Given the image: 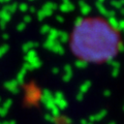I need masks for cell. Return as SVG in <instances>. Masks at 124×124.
<instances>
[{
  "mask_svg": "<svg viewBox=\"0 0 124 124\" xmlns=\"http://www.w3.org/2000/svg\"><path fill=\"white\" fill-rule=\"evenodd\" d=\"M30 1H33V0H30Z\"/></svg>",
  "mask_w": 124,
  "mask_h": 124,
  "instance_id": "40",
  "label": "cell"
},
{
  "mask_svg": "<svg viewBox=\"0 0 124 124\" xmlns=\"http://www.w3.org/2000/svg\"><path fill=\"white\" fill-rule=\"evenodd\" d=\"M7 124H17V123H16V121H14V120H11V121L7 122Z\"/></svg>",
  "mask_w": 124,
  "mask_h": 124,
  "instance_id": "33",
  "label": "cell"
},
{
  "mask_svg": "<svg viewBox=\"0 0 124 124\" xmlns=\"http://www.w3.org/2000/svg\"><path fill=\"white\" fill-rule=\"evenodd\" d=\"M11 18V14H9L5 8L0 10V24L2 25V28L5 27V23H7Z\"/></svg>",
  "mask_w": 124,
  "mask_h": 124,
  "instance_id": "6",
  "label": "cell"
},
{
  "mask_svg": "<svg viewBox=\"0 0 124 124\" xmlns=\"http://www.w3.org/2000/svg\"><path fill=\"white\" fill-rule=\"evenodd\" d=\"M81 124H93V123L87 121V120H82V121H81Z\"/></svg>",
  "mask_w": 124,
  "mask_h": 124,
  "instance_id": "29",
  "label": "cell"
},
{
  "mask_svg": "<svg viewBox=\"0 0 124 124\" xmlns=\"http://www.w3.org/2000/svg\"><path fill=\"white\" fill-rule=\"evenodd\" d=\"M123 30H124V29H123Z\"/></svg>",
  "mask_w": 124,
  "mask_h": 124,
  "instance_id": "41",
  "label": "cell"
},
{
  "mask_svg": "<svg viewBox=\"0 0 124 124\" xmlns=\"http://www.w3.org/2000/svg\"><path fill=\"white\" fill-rule=\"evenodd\" d=\"M91 87V82H89V81H87V82H85L82 86L80 87V93H82V94H84V93H86L89 88Z\"/></svg>",
  "mask_w": 124,
  "mask_h": 124,
  "instance_id": "20",
  "label": "cell"
},
{
  "mask_svg": "<svg viewBox=\"0 0 124 124\" xmlns=\"http://www.w3.org/2000/svg\"><path fill=\"white\" fill-rule=\"evenodd\" d=\"M110 95H111L110 90H106V91H104V96H110Z\"/></svg>",
  "mask_w": 124,
  "mask_h": 124,
  "instance_id": "31",
  "label": "cell"
},
{
  "mask_svg": "<svg viewBox=\"0 0 124 124\" xmlns=\"http://www.w3.org/2000/svg\"><path fill=\"white\" fill-rule=\"evenodd\" d=\"M110 64L112 65V68H113L112 75H113V77H117L119 73V69H120V63L118 61H111Z\"/></svg>",
  "mask_w": 124,
  "mask_h": 124,
  "instance_id": "15",
  "label": "cell"
},
{
  "mask_svg": "<svg viewBox=\"0 0 124 124\" xmlns=\"http://www.w3.org/2000/svg\"><path fill=\"white\" fill-rule=\"evenodd\" d=\"M25 27H26V24H25L24 22H23V23H21V24H20V26H18V30H19V31H22L23 29L25 28Z\"/></svg>",
  "mask_w": 124,
  "mask_h": 124,
  "instance_id": "25",
  "label": "cell"
},
{
  "mask_svg": "<svg viewBox=\"0 0 124 124\" xmlns=\"http://www.w3.org/2000/svg\"><path fill=\"white\" fill-rule=\"evenodd\" d=\"M62 1H63V3H65V2H68L69 0H62Z\"/></svg>",
  "mask_w": 124,
  "mask_h": 124,
  "instance_id": "35",
  "label": "cell"
},
{
  "mask_svg": "<svg viewBox=\"0 0 124 124\" xmlns=\"http://www.w3.org/2000/svg\"><path fill=\"white\" fill-rule=\"evenodd\" d=\"M107 110H101V111H99L98 113H96L95 115H92V116H90L89 117V121L90 122H97V121H99V120H102L104 117L107 116Z\"/></svg>",
  "mask_w": 124,
  "mask_h": 124,
  "instance_id": "7",
  "label": "cell"
},
{
  "mask_svg": "<svg viewBox=\"0 0 124 124\" xmlns=\"http://www.w3.org/2000/svg\"><path fill=\"white\" fill-rule=\"evenodd\" d=\"M56 19H57V21H59V22H63V18H62L61 16H57Z\"/></svg>",
  "mask_w": 124,
  "mask_h": 124,
  "instance_id": "30",
  "label": "cell"
},
{
  "mask_svg": "<svg viewBox=\"0 0 124 124\" xmlns=\"http://www.w3.org/2000/svg\"><path fill=\"white\" fill-rule=\"evenodd\" d=\"M58 8V5L54 2H46V4L42 6V8L37 11V17L38 20H44L45 18L50 17L53 11Z\"/></svg>",
  "mask_w": 124,
  "mask_h": 124,
  "instance_id": "2",
  "label": "cell"
},
{
  "mask_svg": "<svg viewBox=\"0 0 124 124\" xmlns=\"http://www.w3.org/2000/svg\"><path fill=\"white\" fill-rule=\"evenodd\" d=\"M111 5L113 6L114 8H119V9H121V8H123L124 0H113V1H111Z\"/></svg>",
  "mask_w": 124,
  "mask_h": 124,
  "instance_id": "19",
  "label": "cell"
},
{
  "mask_svg": "<svg viewBox=\"0 0 124 124\" xmlns=\"http://www.w3.org/2000/svg\"><path fill=\"white\" fill-rule=\"evenodd\" d=\"M121 42L119 30L100 18H78L69 37L71 53L86 63H110Z\"/></svg>",
  "mask_w": 124,
  "mask_h": 124,
  "instance_id": "1",
  "label": "cell"
},
{
  "mask_svg": "<svg viewBox=\"0 0 124 124\" xmlns=\"http://www.w3.org/2000/svg\"><path fill=\"white\" fill-rule=\"evenodd\" d=\"M50 51H52L54 53H56V54H59V55H62V54L64 53V49H63V46H62V45L60 44V42H58L57 40L55 41V44L53 45V46L51 48V50Z\"/></svg>",
  "mask_w": 124,
  "mask_h": 124,
  "instance_id": "11",
  "label": "cell"
},
{
  "mask_svg": "<svg viewBox=\"0 0 124 124\" xmlns=\"http://www.w3.org/2000/svg\"><path fill=\"white\" fill-rule=\"evenodd\" d=\"M36 46H37L36 42L29 41V42H27V44H25L24 46H23V51H24L25 53H27V52H29V51H32V50H34Z\"/></svg>",
  "mask_w": 124,
  "mask_h": 124,
  "instance_id": "16",
  "label": "cell"
},
{
  "mask_svg": "<svg viewBox=\"0 0 124 124\" xmlns=\"http://www.w3.org/2000/svg\"><path fill=\"white\" fill-rule=\"evenodd\" d=\"M96 7H97V9L99 10V13L101 14L103 17H108V11L110 10H108L106 7H104V5L102 4V3H99V2H96Z\"/></svg>",
  "mask_w": 124,
  "mask_h": 124,
  "instance_id": "17",
  "label": "cell"
},
{
  "mask_svg": "<svg viewBox=\"0 0 124 124\" xmlns=\"http://www.w3.org/2000/svg\"><path fill=\"white\" fill-rule=\"evenodd\" d=\"M8 48L9 46H7V45H2V46H0V58H1L4 54L8 51Z\"/></svg>",
  "mask_w": 124,
  "mask_h": 124,
  "instance_id": "21",
  "label": "cell"
},
{
  "mask_svg": "<svg viewBox=\"0 0 124 124\" xmlns=\"http://www.w3.org/2000/svg\"><path fill=\"white\" fill-rule=\"evenodd\" d=\"M79 6H80V10H81V13L83 14V16H88L89 13L91 11L90 5L87 4L84 0H81V1L79 2Z\"/></svg>",
  "mask_w": 124,
  "mask_h": 124,
  "instance_id": "9",
  "label": "cell"
},
{
  "mask_svg": "<svg viewBox=\"0 0 124 124\" xmlns=\"http://www.w3.org/2000/svg\"><path fill=\"white\" fill-rule=\"evenodd\" d=\"M59 9L61 11H63V13H69V11L75 9V5H73L70 1H68V2L62 3V4L59 6Z\"/></svg>",
  "mask_w": 124,
  "mask_h": 124,
  "instance_id": "10",
  "label": "cell"
},
{
  "mask_svg": "<svg viewBox=\"0 0 124 124\" xmlns=\"http://www.w3.org/2000/svg\"><path fill=\"white\" fill-rule=\"evenodd\" d=\"M110 124H116V123H115V122H111Z\"/></svg>",
  "mask_w": 124,
  "mask_h": 124,
  "instance_id": "38",
  "label": "cell"
},
{
  "mask_svg": "<svg viewBox=\"0 0 124 124\" xmlns=\"http://www.w3.org/2000/svg\"><path fill=\"white\" fill-rule=\"evenodd\" d=\"M4 86H5V88L7 89V90L13 92V93L18 92V90H19V83L16 80H11V81H9V82H6Z\"/></svg>",
  "mask_w": 124,
  "mask_h": 124,
  "instance_id": "8",
  "label": "cell"
},
{
  "mask_svg": "<svg viewBox=\"0 0 124 124\" xmlns=\"http://www.w3.org/2000/svg\"><path fill=\"white\" fill-rule=\"evenodd\" d=\"M123 111H124V107H123Z\"/></svg>",
  "mask_w": 124,
  "mask_h": 124,
  "instance_id": "39",
  "label": "cell"
},
{
  "mask_svg": "<svg viewBox=\"0 0 124 124\" xmlns=\"http://www.w3.org/2000/svg\"><path fill=\"white\" fill-rule=\"evenodd\" d=\"M57 36H58V30L51 28L48 33V39H52V40H57Z\"/></svg>",
  "mask_w": 124,
  "mask_h": 124,
  "instance_id": "18",
  "label": "cell"
},
{
  "mask_svg": "<svg viewBox=\"0 0 124 124\" xmlns=\"http://www.w3.org/2000/svg\"><path fill=\"white\" fill-rule=\"evenodd\" d=\"M50 29H51V27H50L49 25H42V27H41V29H40V32L42 33V34H48L49 33V31H50Z\"/></svg>",
  "mask_w": 124,
  "mask_h": 124,
  "instance_id": "23",
  "label": "cell"
},
{
  "mask_svg": "<svg viewBox=\"0 0 124 124\" xmlns=\"http://www.w3.org/2000/svg\"><path fill=\"white\" fill-rule=\"evenodd\" d=\"M18 8L20 9L21 11H23V13H24V11L28 10V5H27L26 3H21V4L18 5Z\"/></svg>",
  "mask_w": 124,
  "mask_h": 124,
  "instance_id": "24",
  "label": "cell"
},
{
  "mask_svg": "<svg viewBox=\"0 0 124 124\" xmlns=\"http://www.w3.org/2000/svg\"><path fill=\"white\" fill-rule=\"evenodd\" d=\"M0 124H7V122H3V123H0Z\"/></svg>",
  "mask_w": 124,
  "mask_h": 124,
  "instance_id": "37",
  "label": "cell"
},
{
  "mask_svg": "<svg viewBox=\"0 0 124 124\" xmlns=\"http://www.w3.org/2000/svg\"><path fill=\"white\" fill-rule=\"evenodd\" d=\"M121 15H124V8H121Z\"/></svg>",
  "mask_w": 124,
  "mask_h": 124,
  "instance_id": "34",
  "label": "cell"
},
{
  "mask_svg": "<svg viewBox=\"0 0 124 124\" xmlns=\"http://www.w3.org/2000/svg\"><path fill=\"white\" fill-rule=\"evenodd\" d=\"M27 69L23 66L22 68H21V70L19 71V75L17 76V79H16V81L19 83V85L20 84H22L23 83V81H24V78H25V76H26V73H27Z\"/></svg>",
  "mask_w": 124,
  "mask_h": 124,
  "instance_id": "13",
  "label": "cell"
},
{
  "mask_svg": "<svg viewBox=\"0 0 124 124\" xmlns=\"http://www.w3.org/2000/svg\"><path fill=\"white\" fill-rule=\"evenodd\" d=\"M72 76V69L70 65H65L64 67V76H63V81L64 82H68L71 79Z\"/></svg>",
  "mask_w": 124,
  "mask_h": 124,
  "instance_id": "12",
  "label": "cell"
},
{
  "mask_svg": "<svg viewBox=\"0 0 124 124\" xmlns=\"http://www.w3.org/2000/svg\"><path fill=\"white\" fill-rule=\"evenodd\" d=\"M26 61H27V64H29L32 67V69L41 66V61L38 59V56L35 52V50H32V51H29L26 53Z\"/></svg>",
  "mask_w": 124,
  "mask_h": 124,
  "instance_id": "3",
  "label": "cell"
},
{
  "mask_svg": "<svg viewBox=\"0 0 124 124\" xmlns=\"http://www.w3.org/2000/svg\"><path fill=\"white\" fill-rule=\"evenodd\" d=\"M42 101H44L46 108L50 111L53 110V108L56 107L55 102H54V95L48 90H46L44 92V95H42Z\"/></svg>",
  "mask_w": 124,
  "mask_h": 124,
  "instance_id": "4",
  "label": "cell"
},
{
  "mask_svg": "<svg viewBox=\"0 0 124 124\" xmlns=\"http://www.w3.org/2000/svg\"><path fill=\"white\" fill-rule=\"evenodd\" d=\"M3 1H5V2H9L10 0H3Z\"/></svg>",
  "mask_w": 124,
  "mask_h": 124,
  "instance_id": "36",
  "label": "cell"
},
{
  "mask_svg": "<svg viewBox=\"0 0 124 124\" xmlns=\"http://www.w3.org/2000/svg\"><path fill=\"white\" fill-rule=\"evenodd\" d=\"M54 102H55V106L59 108V110H63L67 107V102L64 98L63 93H61L60 91H58L57 93H55L54 95Z\"/></svg>",
  "mask_w": 124,
  "mask_h": 124,
  "instance_id": "5",
  "label": "cell"
},
{
  "mask_svg": "<svg viewBox=\"0 0 124 124\" xmlns=\"http://www.w3.org/2000/svg\"><path fill=\"white\" fill-rule=\"evenodd\" d=\"M87 64L88 63H86L85 61H82V60H77L76 61V66L78 68H85L87 66Z\"/></svg>",
  "mask_w": 124,
  "mask_h": 124,
  "instance_id": "22",
  "label": "cell"
},
{
  "mask_svg": "<svg viewBox=\"0 0 124 124\" xmlns=\"http://www.w3.org/2000/svg\"><path fill=\"white\" fill-rule=\"evenodd\" d=\"M30 21H31V17H30V16H26V17H24V23H25V24L29 23Z\"/></svg>",
  "mask_w": 124,
  "mask_h": 124,
  "instance_id": "26",
  "label": "cell"
},
{
  "mask_svg": "<svg viewBox=\"0 0 124 124\" xmlns=\"http://www.w3.org/2000/svg\"><path fill=\"white\" fill-rule=\"evenodd\" d=\"M119 29H124V20L119 22Z\"/></svg>",
  "mask_w": 124,
  "mask_h": 124,
  "instance_id": "28",
  "label": "cell"
},
{
  "mask_svg": "<svg viewBox=\"0 0 124 124\" xmlns=\"http://www.w3.org/2000/svg\"><path fill=\"white\" fill-rule=\"evenodd\" d=\"M68 40V36L67 34L63 32V31H58V36H57V41L60 42V44H65Z\"/></svg>",
  "mask_w": 124,
  "mask_h": 124,
  "instance_id": "14",
  "label": "cell"
},
{
  "mask_svg": "<svg viewBox=\"0 0 124 124\" xmlns=\"http://www.w3.org/2000/svg\"><path fill=\"white\" fill-rule=\"evenodd\" d=\"M53 72H54V73H55V75H56L57 72H59V69H58V68H54V69H53Z\"/></svg>",
  "mask_w": 124,
  "mask_h": 124,
  "instance_id": "32",
  "label": "cell"
},
{
  "mask_svg": "<svg viewBox=\"0 0 124 124\" xmlns=\"http://www.w3.org/2000/svg\"><path fill=\"white\" fill-rule=\"evenodd\" d=\"M83 97H84V94H82V93H80V92H79V94L77 95V99L79 100V101H81V100L83 99Z\"/></svg>",
  "mask_w": 124,
  "mask_h": 124,
  "instance_id": "27",
  "label": "cell"
}]
</instances>
